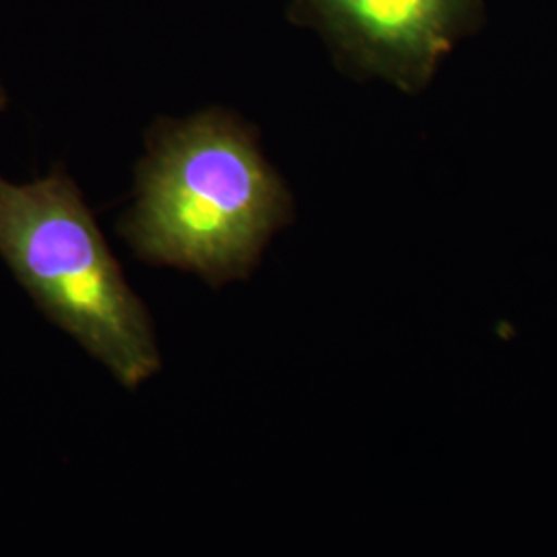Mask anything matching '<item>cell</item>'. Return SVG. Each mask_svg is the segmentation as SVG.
<instances>
[{
	"instance_id": "4",
	"label": "cell",
	"mask_w": 557,
	"mask_h": 557,
	"mask_svg": "<svg viewBox=\"0 0 557 557\" xmlns=\"http://www.w3.org/2000/svg\"><path fill=\"white\" fill-rule=\"evenodd\" d=\"M4 106H7V94H4V89L0 85V110H4Z\"/></svg>"
},
{
	"instance_id": "3",
	"label": "cell",
	"mask_w": 557,
	"mask_h": 557,
	"mask_svg": "<svg viewBox=\"0 0 557 557\" xmlns=\"http://www.w3.org/2000/svg\"><path fill=\"white\" fill-rule=\"evenodd\" d=\"M366 73L419 91L478 13V0H301Z\"/></svg>"
},
{
	"instance_id": "1",
	"label": "cell",
	"mask_w": 557,
	"mask_h": 557,
	"mask_svg": "<svg viewBox=\"0 0 557 557\" xmlns=\"http://www.w3.org/2000/svg\"><path fill=\"white\" fill-rule=\"evenodd\" d=\"M137 182L124 238L140 259L193 271L215 287L246 277L292 215L250 131L221 110L161 122Z\"/></svg>"
},
{
	"instance_id": "2",
	"label": "cell",
	"mask_w": 557,
	"mask_h": 557,
	"mask_svg": "<svg viewBox=\"0 0 557 557\" xmlns=\"http://www.w3.org/2000/svg\"><path fill=\"white\" fill-rule=\"evenodd\" d=\"M0 257L41 312L124 388L160 370L151 317L66 174L29 184L0 176Z\"/></svg>"
}]
</instances>
